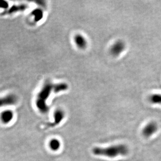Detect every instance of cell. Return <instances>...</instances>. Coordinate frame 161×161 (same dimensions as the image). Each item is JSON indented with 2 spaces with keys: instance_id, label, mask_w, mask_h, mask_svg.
Wrapping results in <instances>:
<instances>
[{
  "instance_id": "cell-1",
  "label": "cell",
  "mask_w": 161,
  "mask_h": 161,
  "mask_svg": "<svg viewBox=\"0 0 161 161\" xmlns=\"http://www.w3.org/2000/svg\"><path fill=\"white\" fill-rule=\"evenodd\" d=\"M92 152L96 156L114 158L118 156H126L127 154L128 149L124 144H118L107 148L95 147L92 149Z\"/></svg>"
},
{
  "instance_id": "cell-2",
  "label": "cell",
  "mask_w": 161,
  "mask_h": 161,
  "mask_svg": "<svg viewBox=\"0 0 161 161\" xmlns=\"http://www.w3.org/2000/svg\"><path fill=\"white\" fill-rule=\"evenodd\" d=\"M54 84L50 82L45 83L38 95L36 99V106L40 112L42 114H46L49 111V107L47 101L53 91Z\"/></svg>"
},
{
  "instance_id": "cell-3",
  "label": "cell",
  "mask_w": 161,
  "mask_h": 161,
  "mask_svg": "<svg viewBox=\"0 0 161 161\" xmlns=\"http://www.w3.org/2000/svg\"><path fill=\"white\" fill-rule=\"evenodd\" d=\"M126 45L122 40H118L113 44L110 48V53L113 56H118L123 52L126 49Z\"/></svg>"
},
{
  "instance_id": "cell-4",
  "label": "cell",
  "mask_w": 161,
  "mask_h": 161,
  "mask_svg": "<svg viewBox=\"0 0 161 161\" xmlns=\"http://www.w3.org/2000/svg\"><path fill=\"white\" fill-rule=\"evenodd\" d=\"M18 102V97L14 94H8L3 97H0V107L16 104Z\"/></svg>"
},
{
  "instance_id": "cell-5",
  "label": "cell",
  "mask_w": 161,
  "mask_h": 161,
  "mask_svg": "<svg viewBox=\"0 0 161 161\" xmlns=\"http://www.w3.org/2000/svg\"><path fill=\"white\" fill-rule=\"evenodd\" d=\"M157 124L155 122H150L143 128V134L144 137L146 138L151 136L157 130Z\"/></svg>"
},
{
  "instance_id": "cell-6",
  "label": "cell",
  "mask_w": 161,
  "mask_h": 161,
  "mask_svg": "<svg viewBox=\"0 0 161 161\" xmlns=\"http://www.w3.org/2000/svg\"><path fill=\"white\" fill-rule=\"evenodd\" d=\"M14 117V113L11 110H6L2 112L0 114V120L2 123L4 124H9L12 122Z\"/></svg>"
},
{
  "instance_id": "cell-7",
  "label": "cell",
  "mask_w": 161,
  "mask_h": 161,
  "mask_svg": "<svg viewBox=\"0 0 161 161\" xmlns=\"http://www.w3.org/2000/svg\"><path fill=\"white\" fill-rule=\"evenodd\" d=\"M74 41L77 48L81 50L86 49L88 45V42L86 38L81 34H76L74 38Z\"/></svg>"
},
{
  "instance_id": "cell-8",
  "label": "cell",
  "mask_w": 161,
  "mask_h": 161,
  "mask_svg": "<svg viewBox=\"0 0 161 161\" xmlns=\"http://www.w3.org/2000/svg\"><path fill=\"white\" fill-rule=\"evenodd\" d=\"M49 146L52 151L56 152L61 148L62 143L58 139L53 138L49 141Z\"/></svg>"
},
{
  "instance_id": "cell-9",
  "label": "cell",
  "mask_w": 161,
  "mask_h": 161,
  "mask_svg": "<svg viewBox=\"0 0 161 161\" xmlns=\"http://www.w3.org/2000/svg\"><path fill=\"white\" fill-rule=\"evenodd\" d=\"M54 120L55 124H59L63 120L65 117V112L62 109H58L54 112Z\"/></svg>"
},
{
  "instance_id": "cell-10",
  "label": "cell",
  "mask_w": 161,
  "mask_h": 161,
  "mask_svg": "<svg viewBox=\"0 0 161 161\" xmlns=\"http://www.w3.org/2000/svg\"><path fill=\"white\" fill-rule=\"evenodd\" d=\"M68 88V84L66 83H59L54 84L53 87V92L59 93L62 91H65Z\"/></svg>"
},
{
  "instance_id": "cell-11",
  "label": "cell",
  "mask_w": 161,
  "mask_h": 161,
  "mask_svg": "<svg viewBox=\"0 0 161 161\" xmlns=\"http://www.w3.org/2000/svg\"><path fill=\"white\" fill-rule=\"evenodd\" d=\"M32 15L34 16V19L36 21H39L43 17V12L40 8H37L32 12Z\"/></svg>"
},
{
  "instance_id": "cell-12",
  "label": "cell",
  "mask_w": 161,
  "mask_h": 161,
  "mask_svg": "<svg viewBox=\"0 0 161 161\" xmlns=\"http://www.w3.org/2000/svg\"><path fill=\"white\" fill-rule=\"evenodd\" d=\"M149 101L154 104H161V94H153L149 97Z\"/></svg>"
},
{
  "instance_id": "cell-13",
  "label": "cell",
  "mask_w": 161,
  "mask_h": 161,
  "mask_svg": "<svg viewBox=\"0 0 161 161\" xmlns=\"http://www.w3.org/2000/svg\"><path fill=\"white\" fill-rule=\"evenodd\" d=\"M27 5L25 4H21L19 5L14 6L12 7L11 8H9L8 11H6V13L8 14L13 13L14 12H17L18 11H22L25 9H26Z\"/></svg>"
},
{
  "instance_id": "cell-14",
  "label": "cell",
  "mask_w": 161,
  "mask_h": 161,
  "mask_svg": "<svg viewBox=\"0 0 161 161\" xmlns=\"http://www.w3.org/2000/svg\"><path fill=\"white\" fill-rule=\"evenodd\" d=\"M8 6V2L5 1H0V8L6 9Z\"/></svg>"
}]
</instances>
